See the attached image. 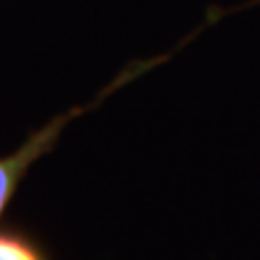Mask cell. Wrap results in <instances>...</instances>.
Returning <instances> with one entry per match:
<instances>
[{
  "mask_svg": "<svg viewBox=\"0 0 260 260\" xmlns=\"http://www.w3.org/2000/svg\"><path fill=\"white\" fill-rule=\"evenodd\" d=\"M76 113H80V109L52 119L48 126L39 128L35 135H30L15 152L0 158V217L5 215L7 206L11 204L13 195L18 191L20 182L24 180V176L28 174V169L35 165V160L39 156H44L56 143L59 135L63 133V128L68 126V121L72 119V115H76Z\"/></svg>",
  "mask_w": 260,
  "mask_h": 260,
  "instance_id": "cell-1",
  "label": "cell"
},
{
  "mask_svg": "<svg viewBox=\"0 0 260 260\" xmlns=\"http://www.w3.org/2000/svg\"><path fill=\"white\" fill-rule=\"evenodd\" d=\"M0 260H50L28 234L18 230L0 232Z\"/></svg>",
  "mask_w": 260,
  "mask_h": 260,
  "instance_id": "cell-2",
  "label": "cell"
}]
</instances>
